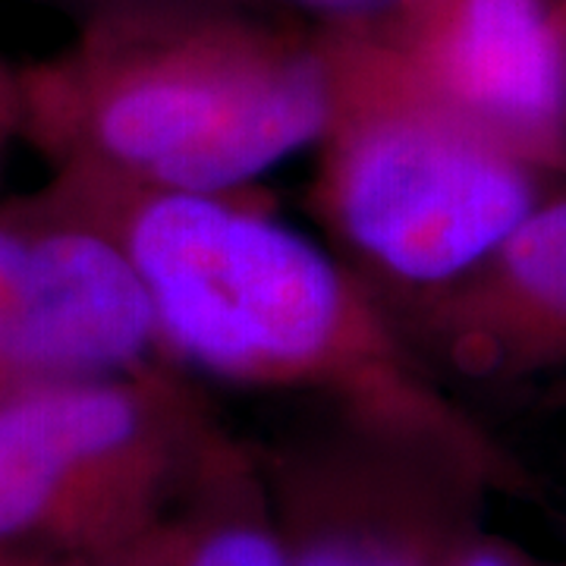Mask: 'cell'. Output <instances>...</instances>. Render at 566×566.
<instances>
[{"label": "cell", "mask_w": 566, "mask_h": 566, "mask_svg": "<svg viewBox=\"0 0 566 566\" xmlns=\"http://www.w3.org/2000/svg\"><path fill=\"white\" fill-rule=\"evenodd\" d=\"M48 180L129 255L170 365L245 390L308 397L349 422L482 463L479 424L385 300L249 189L177 196L76 174Z\"/></svg>", "instance_id": "6da1fadb"}, {"label": "cell", "mask_w": 566, "mask_h": 566, "mask_svg": "<svg viewBox=\"0 0 566 566\" xmlns=\"http://www.w3.org/2000/svg\"><path fill=\"white\" fill-rule=\"evenodd\" d=\"M22 145L51 174L233 196L327 120L322 29L283 10L148 7L20 66Z\"/></svg>", "instance_id": "7a4b0ae2"}, {"label": "cell", "mask_w": 566, "mask_h": 566, "mask_svg": "<svg viewBox=\"0 0 566 566\" xmlns=\"http://www.w3.org/2000/svg\"><path fill=\"white\" fill-rule=\"evenodd\" d=\"M318 29L331 102L308 205L327 249L397 318L485 262L551 177L441 102L371 29Z\"/></svg>", "instance_id": "3957f363"}, {"label": "cell", "mask_w": 566, "mask_h": 566, "mask_svg": "<svg viewBox=\"0 0 566 566\" xmlns=\"http://www.w3.org/2000/svg\"><path fill=\"white\" fill-rule=\"evenodd\" d=\"M221 444L177 365L0 400V554L80 560L129 545L164 479Z\"/></svg>", "instance_id": "277c9868"}, {"label": "cell", "mask_w": 566, "mask_h": 566, "mask_svg": "<svg viewBox=\"0 0 566 566\" xmlns=\"http://www.w3.org/2000/svg\"><path fill=\"white\" fill-rule=\"evenodd\" d=\"M164 359L129 255L48 180L0 199V400Z\"/></svg>", "instance_id": "5b68a950"}, {"label": "cell", "mask_w": 566, "mask_h": 566, "mask_svg": "<svg viewBox=\"0 0 566 566\" xmlns=\"http://www.w3.org/2000/svg\"><path fill=\"white\" fill-rule=\"evenodd\" d=\"M365 29L506 151L566 177V0H394Z\"/></svg>", "instance_id": "8992f818"}, {"label": "cell", "mask_w": 566, "mask_h": 566, "mask_svg": "<svg viewBox=\"0 0 566 566\" xmlns=\"http://www.w3.org/2000/svg\"><path fill=\"white\" fill-rule=\"evenodd\" d=\"M397 322L447 385L566 365V192H547L485 262Z\"/></svg>", "instance_id": "52a82bcc"}, {"label": "cell", "mask_w": 566, "mask_h": 566, "mask_svg": "<svg viewBox=\"0 0 566 566\" xmlns=\"http://www.w3.org/2000/svg\"><path fill=\"white\" fill-rule=\"evenodd\" d=\"M293 551L286 566H431L419 532L371 510H334L318 520Z\"/></svg>", "instance_id": "ba28073f"}, {"label": "cell", "mask_w": 566, "mask_h": 566, "mask_svg": "<svg viewBox=\"0 0 566 566\" xmlns=\"http://www.w3.org/2000/svg\"><path fill=\"white\" fill-rule=\"evenodd\" d=\"M180 566H286L281 538L252 516H227L202 532Z\"/></svg>", "instance_id": "9c48e42d"}, {"label": "cell", "mask_w": 566, "mask_h": 566, "mask_svg": "<svg viewBox=\"0 0 566 566\" xmlns=\"http://www.w3.org/2000/svg\"><path fill=\"white\" fill-rule=\"evenodd\" d=\"M312 25H378L394 0H274Z\"/></svg>", "instance_id": "30bf717a"}, {"label": "cell", "mask_w": 566, "mask_h": 566, "mask_svg": "<svg viewBox=\"0 0 566 566\" xmlns=\"http://www.w3.org/2000/svg\"><path fill=\"white\" fill-rule=\"evenodd\" d=\"M63 10L76 13L82 22L129 13V10H148V7H252V10H281L274 0H51ZM286 13V10H283Z\"/></svg>", "instance_id": "8fae6325"}, {"label": "cell", "mask_w": 566, "mask_h": 566, "mask_svg": "<svg viewBox=\"0 0 566 566\" xmlns=\"http://www.w3.org/2000/svg\"><path fill=\"white\" fill-rule=\"evenodd\" d=\"M22 142V102L20 66L0 61V177L10 158V148Z\"/></svg>", "instance_id": "7c38bea8"}, {"label": "cell", "mask_w": 566, "mask_h": 566, "mask_svg": "<svg viewBox=\"0 0 566 566\" xmlns=\"http://www.w3.org/2000/svg\"><path fill=\"white\" fill-rule=\"evenodd\" d=\"M48 566H145L142 557L129 554L126 545L117 547V551H107V554H95V557H80V560H61V564H48Z\"/></svg>", "instance_id": "4fadbf2b"}, {"label": "cell", "mask_w": 566, "mask_h": 566, "mask_svg": "<svg viewBox=\"0 0 566 566\" xmlns=\"http://www.w3.org/2000/svg\"><path fill=\"white\" fill-rule=\"evenodd\" d=\"M453 566H520L501 547H472Z\"/></svg>", "instance_id": "5bb4252c"}, {"label": "cell", "mask_w": 566, "mask_h": 566, "mask_svg": "<svg viewBox=\"0 0 566 566\" xmlns=\"http://www.w3.org/2000/svg\"><path fill=\"white\" fill-rule=\"evenodd\" d=\"M48 564H61V560H25V557L0 554V566H48Z\"/></svg>", "instance_id": "9a60e30c"}]
</instances>
